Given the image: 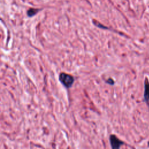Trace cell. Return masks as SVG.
<instances>
[{
    "label": "cell",
    "mask_w": 149,
    "mask_h": 149,
    "mask_svg": "<svg viewBox=\"0 0 149 149\" xmlns=\"http://www.w3.org/2000/svg\"><path fill=\"white\" fill-rule=\"evenodd\" d=\"M59 80L62 84L67 88L71 87L74 81V77L72 75L63 72L59 74Z\"/></svg>",
    "instance_id": "6da1fadb"
},
{
    "label": "cell",
    "mask_w": 149,
    "mask_h": 149,
    "mask_svg": "<svg viewBox=\"0 0 149 149\" xmlns=\"http://www.w3.org/2000/svg\"><path fill=\"white\" fill-rule=\"evenodd\" d=\"M143 101L149 108V79L148 77H145L144 81V93Z\"/></svg>",
    "instance_id": "7a4b0ae2"
},
{
    "label": "cell",
    "mask_w": 149,
    "mask_h": 149,
    "mask_svg": "<svg viewBox=\"0 0 149 149\" xmlns=\"http://www.w3.org/2000/svg\"><path fill=\"white\" fill-rule=\"evenodd\" d=\"M109 142L112 148H119L122 145L124 144V142L118 139L115 134H111L109 136Z\"/></svg>",
    "instance_id": "3957f363"
},
{
    "label": "cell",
    "mask_w": 149,
    "mask_h": 149,
    "mask_svg": "<svg viewBox=\"0 0 149 149\" xmlns=\"http://www.w3.org/2000/svg\"><path fill=\"white\" fill-rule=\"evenodd\" d=\"M40 10L41 9H36V8H30L27 12V16L29 17H32L36 15Z\"/></svg>",
    "instance_id": "277c9868"
},
{
    "label": "cell",
    "mask_w": 149,
    "mask_h": 149,
    "mask_svg": "<svg viewBox=\"0 0 149 149\" xmlns=\"http://www.w3.org/2000/svg\"><path fill=\"white\" fill-rule=\"evenodd\" d=\"M107 82L108 84H112V85H113V84H114V81H113L112 79H109L107 81Z\"/></svg>",
    "instance_id": "5b68a950"
},
{
    "label": "cell",
    "mask_w": 149,
    "mask_h": 149,
    "mask_svg": "<svg viewBox=\"0 0 149 149\" xmlns=\"http://www.w3.org/2000/svg\"><path fill=\"white\" fill-rule=\"evenodd\" d=\"M148 147H149V141H148Z\"/></svg>",
    "instance_id": "8992f818"
}]
</instances>
